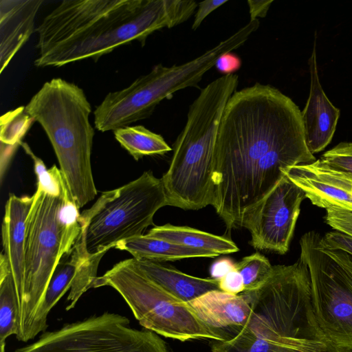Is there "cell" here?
Returning <instances> with one entry per match:
<instances>
[{
	"label": "cell",
	"instance_id": "obj_1",
	"mask_svg": "<svg viewBox=\"0 0 352 352\" xmlns=\"http://www.w3.org/2000/svg\"><path fill=\"white\" fill-rule=\"evenodd\" d=\"M316 160L302 113L277 88L256 82L236 91L219 123L212 206L227 230L243 227L288 167Z\"/></svg>",
	"mask_w": 352,
	"mask_h": 352
},
{
	"label": "cell",
	"instance_id": "obj_2",
	"mask_svg": "<svg viewBox=\"0 0 352 352\" xmlns=\"http://www.w3.org/2000/svg\"><path fill=\"white\" fill-rule=\"evenodd\" d=\"M197 7L193 0H64L35 29L34 65L96 61L134 41L144 45L149 35L185 22Z\"/></svg>",
	"mask_w": 352,
	"mask_h": 352
},
{
	"label": "cell",
	"instance_id": "obj_3",
	"mask_svg": "<svg viewBox=\"0 0 352 352\" xmlns=\"http://www.w3.org/2000/svg\"><path fill=\"white\" fill-rule=\"evenodd\" d=\"M238 84L237 75H223L201 89L190 106L169 168L161 178L168 206L193 210L212 206L217 131Z\"/></svg>",
	"mask_w": 352,
	"mask_h": 352
},
{
	"label": "cell",
	"instance_id": "obj_4",
	"mask_svg": "<svg viewBox=\"0 0 352 352\" xmlns=\"http://www.w3.org/2000/svg\"><path fill=\"white\" fill-rule=\"evenodd\" d=\"M36 184L26 220L24 280L19 299L20 329L16 338L23 342L34 338V318L51 277L82 230L79 208L67 184L58 192Z\"/></svg>",
	"mask_w": 352,
	"mask_h": 352
},
{
	"label": "cell",
	"instance_id": "obj_5",
	"mask_svg": "<svg viewBox=\"0 0 352 352\" xmlns=\"http://www.w3.org/2000/svg\"><path fill=\"white\" fill-rule=\"evenodd\" d=\"M45 131L69 193L78 208L97 195L91 154L94 129L91 107L82 89L54 78L45 82L25 106Z\"/></svg>",
	"mask_w": 352,
	"mask_h": 352
},
{
	"label": "cell",
	"instance_id": "obj_6",
	"mask_svg": "<svg viewBox=\"0 0 352 352\" xmlns=\"http://www.w3.org/2000/svg\"><path fill=\"white\" fill-rule=\"evenodd\" d=\"M253 32L254 28L245 25L191 60L170 67L158 64L129 87L109 92L94 112L96 128L101 132L113 131L149 117L164 99L196 87L221 55L243 45Z\"/></svg>",
	"mask_w": 352,
	"mask_h": 352
},
{
	"label": "cell",
	"instance_id": "obj_7",
	"mask_svg": "<svg viewBox=\"0 0 352 352\" xmlns=\"http://www.w3.org/2000/svg\"><path fill=\"white\" fill-rule=\"evenodd\" d=\"M168 206L161 179L151 171L112 190L103 192L80 214V234L90 256L104 254L120 241L144 234L161 208Z\"/></svg>",
	"mask_w": 352,
	"mask_h": 352
},
{
	"label": "cell",
	"instance_id": "obj_8",
	"mask_svg": "<svg viewBox=\"0 0 352 352\" xmlns=\"http://www.w3.org/2000/svg\"><path fill=\"white\" fill-rule=\"evenodd\" d=\"M109 286L124 299L140 325L166 338L184 342L193 339L224 341L225 336L204 322L190 305L172 296L147 278L133 263L122 261L101 276L91 288Z\"/></svg>",
	"mask_w": 352,
	"mask_h": 352
},
{
	"label": "cell",
	"instance_id": "obj_9",
	"mask_svg": "<svg viewBox=\"0 0 352 352\" xmlns=\"http://www.w3.org/2000/svg\"><path fill=\"white\" fill-rule=\"evenodd\" d=\"M321 237L310 231L300 240V257L310 274L314 314L332 342L352 349V256L325 247Z\"/></svg>",
	"mask_w": 352,
	"mask_h": 352
},
{
	"label": "cell",
	"instance_id": "obj_10",
	"mask_svg": "<svg viewBox=\"0 0 352 352\" xmlns=\"http://www.w3.org/2000/svg\"><path fill=\"white\" fill-rule=\"evenodd\" d=\"M14 352H168L153 331L130 326L129 318L104 312L44 332Z\"/></svg>",
	"mask_w": 352,
	"mask_h": 352
},
{
	"label": "cell",
	"instance_id": "obj_11",
	"mask_svg": "<svg viewBox=\"0 0 352 352\" xmlns=\"http://www.w3.org/2000/svg\"><path fill=\"white\" fill-rule=\"evenodd\" d=\"M305 198L304 191L285 175L243 225L251 234L250 245L285 254Z\"/></svg>",
	"mask_w": 352,
	"mask_h": 352
},
{
	"label": "cell",
	"instance_id": "obj_12",
	"mask_svg": "<svg viewBox=\"0 0 352 352\" xmlns=\"http://www.w3.org/2000/svg\"><path fill=\"white\" fill-rule=\"evenodd\" d=\"M300 187L312 204L322 208L352 210V176L321 159L282 171Z\"/></svg>",
	"mask_w": 352,
	"mask_h": 352
},
{
	"label": "cell",
	"instance_id": "obj_13",
	"mask_svg": "<svg viewBox=\"0 0 352 352\" xmlns=\"http://www.w3.org/2000/svg\"><path fill=\"white\" fill-rule=\"evenodd\" d=\"M316 34L308 60L310 91L302 113L305 137L309 151L314 155L324 150L331 142L340 111L326 96L320 82L316 59Z\"/></svg>",
	"mask_w": 352,
	"mask_h": 352
},
{
	"label": "cell",
	"instance_id": "obj_14",
	"mask_svg": "<svg viewBox=\"0 0 352 352\" xmlns=\"http://www.w3.org/2000/svg\"><path fill=\"white\" fill-rule=\"evenodd\" d=\"M188 304L202 322L220 331L226 340L248 326L252 313L250 305L241 294L221 290L208 292Z\"/></svg>",
	"mask_w": 352,
	"mask_h": 352
},
{
	"label": "cell",
	"instance_id": "obj_15",
	"mask_svg": "<svg viewBox=\"0 0 352 352\" xmlns=\"http://www.w3.org/2000/svg\"><path fill=\"white\" fill-rule=\"evenodd\" d=\"M43 0H0V74L29 40Z\"/></svg>",
	"mask_w": 352,
	"mask_h": 352
},
{
	"label": "cell",
	"instance_id": "obj_16",
	"mask_svg": "<svg viewBox=\"0 0 352 352\" xmlns=\"http://www.w3.org/2000/svg\"><path fill=\"white\" fill-rule=\"evenodd\" d=\"M32 201V196L18 197L10 194L5 206L2 223L3 253L10 266L18 301L24 280L26 220Z\"/></svg>",
	"mask_w": 352,
	"mask_h": 352
},
{
	"label": "cell",
	"instance_id": "obj_17",
	"mask_svg": "<svg viewBox=\"0 0 352 352\" xmlns=\"http://www.w3.org/2000/svg\"><path fill=\"white\" fill-rule=\"evenodd\" d=\"M134 265L151 280L179 300L190 302L203 294L220 290L219 280L186 274L169 265L132 258Z\"/></svg>",
	"mask_w": 352,
	"mask_h": 352
},
{
	"label": "cell",
	"instance_id": "obj_18",
	"mask_svg": "<svg viewBox=\"0 0 352 352\" xmlns=\"http://www.w3.org/2000/svg\"><path fill=\"white\" fill-rule=\"evenodd\" d=\"M89 257L82 238L78 236L70 251L62 256L51 277L42 303L34 318V338L40 332L46 330L47 318L51 309L71 288L78 269Z\"/></svg>",
	"mask_w": 352,
	"mask_h": 352
},
{
	"label": "cell",
	"instance_id": "obj_19",
	"mask_svg": "<svg viewBox=\"0 0 352 352\" xmlns=\"http://www.w3.org/2000/svg\"><path fill=\"white\" fill-rule=\"evenodd\" d=\"M115 248L129 252L134 258L156 262L175 261L187 258H214L219 256L212 252L184 246L146 234L122 241Z\"/></svg>",
	"mask_w": 352,
	"mask_h": 352
},
{
	"label": "cell",
	"instance_id": "obj_20",
	"mask_svg": "<svg viewBox=\"0 0 352 352\" xmlns=\"http://www.w3.org/2000/svg\"><path fill=\"white\" fill-rule=\"evenodd\" d=\"M146 234L184 246L212 252L218 255L239 251L236 245L227 237L188 226H177L168 223L153 227Z\"/></svg>",
	"mask_w": 352,
	"mask_h": 352
},
{
	"label": "cell",
	"instance_id": "obj_21",
	"mask_svg": "<svg viewBox=\"0 0 352 352\" xmlns=\"http://www.w3.org/2000/svg\"><path fill=\"white\" fill-rule=\"evenodd\" d=\"M20 329V311L10 266L3 253L0 256V352H5L6 340L16 337Z\"/></svg>",
	"mask_w": 352,
	"mask_h": 352
},
{
	"label": "cell",
	"instance_id": "obj_22",
	"mask_svg": "<svg viewBox=\"0 0 352 352\" xmlns=\"http://www.w3.org/2000/svg\"><path fill=\"white\" fill-rule=\"evenodd\" d=\"M120 144L135 160L144 156L164 155L172 150L164 138L144 126H128L113 131Z\"/></svg>",
	"mask_w": 352,
	"mask_h": 352
},
{
	"label": "cell",
	"instance_id": "obj_23",
	"mask_svg": "<svg viewBox=\"0 0 352 352\" xmlns=\"http://www.w3.org/2000/svg\"><path fill=\"white\" fill-rule=\"evenodd\" d=\"M237 272L242 277L244 292L255 290L263 285L271 276L273 266L269 260L259 252L243 257L235 263Z\"/></svg>",
	"mask_w": 352,
	"mask_h": 352
},
{
	"label": "cell",
	"instance_id": "obj_24",
	"mask_svg": "<svg viewBox=\"0 0 352 352\" xmlns=\"http://www.w3.org/2000/svg\"><path fill=\"white\" fill-rule=\"evenodd\" d=\"M34 122L24 106L3 114L0 118L1 143L18 147Z\"/></svg>",
	"mask_w": 352,
	"mask_h": 352
},
{
	"label": "cell",
	"instance_id": "obj_25",
	"mask_svg": "<svg viewBox=\"0 0 352 352\" xmlns=\"http://www.w3.org/2000/svg\"><path fill=\"white\" fill-rule=\"evenodd\" d=\"M323 162L352 176V142H342L322 154Z\"/></svg>",
	"mask_w": 352,
	"mask_h": 352
},
{
	"label": "cell",
	"instance_id": "obj_26",
	"mask_svg": "<svg viewBox=\"0 0 352 352\" xmlns=\"http://www.w3.org/2000/svg\"><path fill=\"white\" fill-rule=\"evenodd\" d=\"M325 222L336 230L352 236V210L338 208L327 209Z\"/></svg>",
	"mask_w": 352,
	"mask_h": 352
},
{
	"label": "cell",
	"instance_id": "obj_27",
	"mask_svg": "<svg viewBox=\"0 0 352 352\" xmlns=\"http://www.w3.org/2000/svg\"><path fill=\"white\" fill-rule=\"evenodd\" d=\"M322 243L327 248L344 251L352 256V236L342 232H329L321 237Z\"/></svg>",
	"mask_w": 352,
	"mask_h": 352
},
{
	"label": "cell",
	"instance_id": "obj_28",
	"mask_svg": "<svg viewBox=\"0 0 352 352\" xmlns=\"http://www.w3.org/2000/svg\"><path fill=\"white\" fill-rule=\"evenodd\" d=\"M219 286L220 290L231 294L239 295L244 292L242 277L236 267L219 280Z\"/></svg>",
	"mask_w": 352,
	"mask_h": 352
},
{
	"label": "cell",
	"instance_id": "obj_29",
	"mask_svg": "<svg viewBox=\"0 0 352 352\" xmlns=\"http://www.w3.org/2000/svg\"><path fill=\"white\" fill-rule=\"evenodd\" d=\"M226 2H228V0H207L200 2L198 4V9L195 16L192 29L197 30L208 14Z\"/></svg>",
	"mask_w": 352,
	"mask_h": 352
},
{
	"label": "cell",
	"instance_id": "obj_30",
	"mask_svg": "<svg viewBox=\"0 0 352 352\" xmlns=\"http://www.w3.org/2000/svg\"><path fill=\"white\" fill-rule=\"evenodd\" d=\"M214 66L224 75L232 74L240 68L241 60L235 54L228 52L217 59Z\"/></svg>",
	"mask_w": 352,
	"mask_h": 352
},
{
	"label": "cell",
	"instance_id": "obj_31",
	"mask_svg": "<svg viewBox=\"0 0 352 352\" xmlns=\"http://www.w3.org/2000/svg\"><path fill=\"white\" fill-rule=\"evenodd\" d=\"M273 0L258 1L249 0L248 4L250 14V20L258 19V17H265L267 11L272 3Z\"/></svg>",
	"mask_w": 352,
	"mask_h": 352
},
{
	"label": "cell",
	"instance_id": "obj_32",
	"mask_svg": "<svg viewBox=\"0 0 352 352\" xmlns=\"http://www.w3.org/2000/svg\"><path fill=\"white\" fill-rule=\"evenodd\" d=\"M234 269H235V263H232L230 259L223 258L219 260L211 267V278L219 280Z\"/></svg>",
	"mask_w": 352,
	"mask_h": 352
}]
</instances>
